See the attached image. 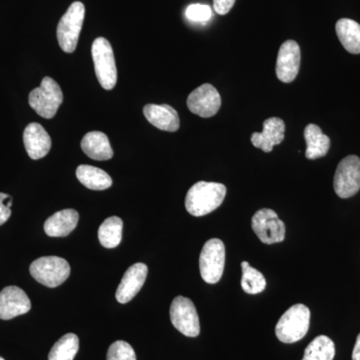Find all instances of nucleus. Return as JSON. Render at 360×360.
Listing matches in <instances>:
<instances>
[{"instance_id":"nucleus-8","label":"nucleus","mask_w":360,"mask_h":360,"mask_svg":"<svg viewBox=\"0 0 360 360\" xmlns=\"http://www.w3.org/2000/svg\"><path fill=\"white\" fill-rule=\"evenodd\" d=\"M170 321L175 328L187 338H196L200 333V317L195 305L189 298L177 296L170 307Z\"/></svg>"},{"instance_id":"nucleus-21","label":"nucleus","mask_w":360,"mask_h":360,"mask_svg":"<svg viewBox=\"0 0 360 360\" xmlns=\"http://www.w3.org/2000/svg\"><path fill=\"white\" fill-rule=\"evenodd\" d=\"M77 177L80 184L92 191H104L112 186V179L108 172L91 165H79L77 169Z\"/></svg>"},{"instance_id":"nucleus-25","label":"nucleus","mask_w":360,"mask_h":360,"mask_svg":"<svg viewBox=\"0 0 360 360\" xmlns=\"http://www.w3.org/2000/svg\"><path fill=\"white\" fill-rule=\"evenodd\" d=\"M79 349V340L75 333H68L56 342L49 352V360H73Z\"/></svg>"},{"instance_id":"nucleus-9","label":"nucleus","mask_w":360,"mask_h":360,"mask_svg":"<svg viewBox=\"0 0 360 360\" xmlns=\"http://www.w3.org/2000/svg\"><path fill=\"white\" fill-rule=\"evenodd\" d=\"M251 226L259 240L265 245L283 243L285 238V224L274 210L262 208L255 213Z\"/></svg>"},{"instance_id":"nucleus-26","label":"nucleus","mask_w":360,"mask_h":360,"mask_svg":"<svg viewBox=\"0 0 360 360\" xmlns=\"http://www.w3.org/2000/svg\"><path fill=\"white\" fill-rule=\"evenodd\" d=\"M243 269V278H241V288L248 295H258L266 288V281L262 272L253 269L248 262L241 264Z\"/></svg>"},{"instance_id":"nucleus-28","label":"nucleus","mask_w":360,"mask_h":360,"mask_svg":"<svg viewBox=\"0 0 360 360\" xmlns=\"http://www.w3.org/2000/svg\"><path fill=\"white\" fill-rule=\"evenodd\" d=\"M186 18L194 22H205L212 18V8L205 4H191L187 7Z\"/></svg>"},{"instance_id":"nucleus-6","label":"nucleus","mask_w":360,"mask_h":360,"mask_svg":"<svg viewBox=\"0 0 360 360\" xmlns=\"http://www.w3.org/2000/svg\"><path fill=\"white\" fill-rule=\"evenodd\" d=\"M30 270L37 283L51 288L61 285L70 274L68 262L58 257H40L32 262Z\"/></svg>"},{"instance_id":"nucleus-32","label":"nucleus","mask_w":360,"mask_h":360,"mask_svg":"<svg viewBox=\"0 0 360 360\" xmlns=\"http://www.w3.org/2000/svg\"><path fill=\"white\" fill-rule=\"evenodd\" d=\"M0 360H4V359H2V357L0 356Z\"/></svg>"},{"instance_id":"nucleus-3","label":"nucleus","mask_w":360,"mask_h":360,"mask_svg":"<svg viewBox=\"0 0 360 360\" xmlns=\"http://www.w3.org/2000/svg\"><path fill=\"white\" fill-rule=\"evenodd\" d=\"M30 108L41 117L51 120L54 117L59 106L63 103V94L60 86L51 77H44L39 87L30 94Z\"/></svg>"},{"instance_id":"nucleus-31","label":"nucleus","mask_w":360,"mask_h":360,"mask_svg":"<svg viewBox=\"0 0 360 360\" xmlns=\"http://www.w3.org/2000/svg\"><path fill=\"white\" fill-rule=\"evenodd\" d=\"M352 360H360V333L357 336L354 352H352Z\"/></svg>"},{"instance_id":"nucleus-4","label":"nucleus","mask_w":360,"mask_h":360,"mask_svg":"<svg viewBox=\"0 0 360 360\" xmlns=\"http://www.w3.org/2000/svg\"><path fill=\"white\" fill-rule=\"evenodd\" d=\"M85 15L82 2L75 1L61 18L58 25V40L63 51L72 53L77 49L78 39L82 32Z\"/></svg>"},{"instance_id":"nucleus-2","label":"nucleus","mask_w":360,"mask_h":360,"mask_svg":"<svg viewBox=\"0 0 360 360\" xmlns=\"http://www.w3.org/2000/svg\"><path fill=\"white\" fill-rule=\"evenodd\" d=\"M310 310L302 303L292 305L284 312L276 326V335L283 343L297 342L302 340L309 329Z\"/></svg>"},{"instance_id":"nucleus-19","label":"nucleus","mask_w":360,"mask_h":360,"mask_svg":"<svg viewBox=\"0 0 360 360\" xmlns=\"http://www.w3.org/2000/svg\"><path fill=\"white\" fill-rule=\"evenodd\" d=\"M82 151L94 160H108L113 158L108 135L101 131H91L84 135L82 141Z\"/></svg>"},{"instance_id":"nucleus-1","label":"nucleus","mask_w":360,"mask_h":360,"mask_svg":"<svg viewBox=\"0 0 360 360\" xmlns=\"http://www.w3.org/2000/svg\"><path fill=\"white\" fill-rule=\"evenodd\" d=\"M226 187L219 182L198 181L191 186L186 198V208L193 217H205L224 202Z\"/></svg>"},{"instance_id":"nucleus-5","label":"nucleus","mask_w":360,"mask_h":360,"mask_svg":"<svg viewBox=\"0 0 360 360\" xmlns=\"http://www.w3.org/2000/svg\"><path fill=\"white\" fill-rule=\"evenodd\" d=\"M91 54L99 84L106 90L115 89L117 82V70L110 41L104 37H98L94 40Z\"/></svg>"},{"instance_id":"nucleus-29","label":"nucleus","mask_w":360,"mask_h":360,"mask_svg":"<svg viewBox=\"0 0 360 360\" xmlns=\"http://www.w3.org/2000/svg\"><path fill=\"white\" fill-rule=\"evenodd\" d=\"M13 198L8 194L0 193V225L6 224L11 215Z\"/></svg>"},{"instance_id":"nucleus-30","label":"nucleus","mask_w":360,"mask_h":360,"mask_svg":"<svg viewBox=\"0 0 360 360\" xmlns=\"http://www.w3.org/2000/svg\"><path fill=\"white\" fill-rule=\"evenodd\" d=\"M236 0H213V6L219 15H225L231 11Z\"/></svg>"},{"instance_id":"nucleus-23","label":"nucleus","mask_w":360,"mask_h":360,"mask_svg":"<svg viewBox=\"0 0 360 360\" xmlns=\"http://www.w3.org/2000/svg\"><path fill=\"white\" fill-rule=\"evenodd\" d=\"M123 222L117 217L104 220L98 229V239L105 248H115L122 243Z\"/></svg>"},{"instance_id":"nucleus-12","label":"nucleus","mask_w":360,"mask_h":360,"mask_svg":"<svg viewBox=\"0 0 360 360\" xmlns=\"http://www.w3.org/2000/svg\"><path fill=\"white\" fill-rule=\"evenodd\" d=\"M302 52L297 42L288 40L279 49L276 61V75L284 84H290L297 77Z\"/></svg>"},{"instance_id":"nucleus-10","label":"nucleus","mask_w":360,"mask_h":360,"mask_svg":"<svg viewBox=\"0 0 360 360\" xmlns=\"http://www.w3.org/2000/svg\"><path fill=\"white\" fill-rule=\"evenodd\" d=\"M335 193L340 198H349L360 189V158L349 155L343 158L336 168L333 180Z\"/></svg>"},{"instance_id":"nucleus-7","label":"nucleus","mask_w":360,"mask_h":360,"mask_svg":"<svg viewBox=\"0 0 360 360\" xmlns=\"http://www.w3.org/2000/svg\"><path fill=\"white\" fill-rule=\"evenodd\" d=\"M225 246L219 238L206 241L200 257L201 277L206 283H219L224 274Z\"/></svg>"},{"instance_id":"nucleus-27","label":"nucleus","mask_w":360,"mask_h":360,"mask_svg":"<svg viewBox=\"0 0 360 360\" xmlns=\"http://www.w3.org/2000/svg\"><path fill=\"white\" fill-rule=\"evenodd\" d=\"M108 360H136V354L129 343L118 340L108 348Z\"/></svg>"},{"instance_id":"nucleus-18","label":"nucleus","mask_w":360,"mask_h":360,"mask_svg":"<svg viewBox=\"0 0 360 360\" xmlns=\"http://www.w3.org/2000/svg\"><path fill=\"white\" fill-rule=\"evenodd\" d=\"M79 214L75 210H63L54 213L44 224L45 233L51 238H65L75 231Z\"/></svg>"},{"instance_id":"nucleus-17","label":"nucleus","mask_w":360,"mask_h":360,"mask_svg":"<svg viewBox=\"0 0 360 360\" xmlns=\"http://www.w3.org/2000/svg\"><path fill=\"white\" fill-rule=\"evenodd\" d=\"M143 115L156 129L175 132L179 129L180 122L177 111L168 104H148L144 106Z\"/></svg>"},{"instance_id":"nucleus-13","label":"nucleus","mask_w":360,"mask_h":360,"mask_svg":"<svg viewBox=\"0 0 360 360\" xmlns=\"http://www.w3.org/2000/svg\"><path fill=\"white\" fill-rule=\"evenodd\" d=\"M32 302L27 295L18 286H7L0 291V319L9 321L27 314Z\"/></svg>"},{"instance_id":"nucleus-24","label":"nucleus","mask_w":360,"mask_h":360,"mask_svg":"<svg viewBox=\"0 0 360 360\" xmlns=\"http://www.w3.org/2000/svg\"><path fill=\"white\" fill-rule=\"evenodd\" d=\"M335 356V342L328 336L319 335L305 348L302 360H333Z\"/></svg>"},{"instance_id":"nucleus-16","label":"nucleus","mask_w":360,"mask_h":360,"mask_svg":"<svg viewBox=\"0 0 360 360\" xmlns=\"http://www.w3.org/2000/svg\"><path fill=\"white\" fill-rule=\"evenodd\" d=\"M285 123L278 117H270L264 122L262 132H255L251 135L253 146L264 153H271L274 146H278L284 139Z\"/></svg>"},{"instance_id":"nucleus-22","label":"nucleus","mask_w":360,"mask_h":360,"mask_svg":"<svg viewBox=\"0 0 360 360\" xmlns=\"http://www.w3.org/2000/svg\"><path fill=\"white\" fill-rule=\"evenodd\" d=\"M336 34L348 52L360 53V25L356 21L341 18L336 22Z\"/></svg>"},{"instance_id":"nucleus-14","label":"nucleus","mask_w":360,"mask_h":360,"mask_svg":"<svg viewBox=\"0 0 360 360\" xmlns=\"http://www.w3.org/2000/svg\"><path fill=\"white\" fill-rule=\"evenodd\" d=\"M148 267L144 264H132L125 272L122 283L116 290V300L118 302H129L141 291L148 277Z\"/></svg>"},{"instance_id":"nucleus-15","label":"nucleus","mask_w":360,"mask_h":360,"mask_svg":"<svg viewBox=\"0 0 360 360\" xmlns=\"http://www.w3.org/2000/svg\"><path fill=\"white\" fill-rule=\"evenodd\" d=\"M23 142L26 153L33 160H40L49 155L51 148V139L39 123L33 122L25 127Z\"/></svg>"},{"instance_id":"nucleus-20","label":"nucleus","mask_w":360,"mask_h":360,"mask_svg":"<svg viewBox=\"0 0 360 360\" xmlns=\"http://www.w3.org/2000/svg\"><path fill=\"white\" fill-rule=\"evenodd\" d=\"M304 139L307 146L305 150L307 160H317L328 155L330 139L322 132L319 125L312 123L307 125L304 129Z\"/></svg>"},{"instance_id":"nucleus-11","label":"nucleus","mask_w":360,"mask_h":360,"mask_svg":"<svg viewBox=\"0 0 360 360\" xmlns=\"http://www.w3.org/2000/svg\"><path fill=\"white\" fill-rule=\"evenodd\" d=\"M221 106V97L212 84H205L189 94L187 108L200 117L208 118L217 115Z\"/></svg>"}]
</instances>
